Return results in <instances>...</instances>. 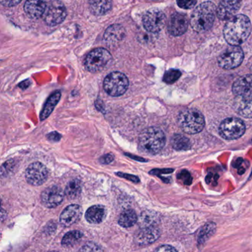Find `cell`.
Instances as JSON below:
<instances>
[{"instance_id":"obj_39","label":"cell","mask_w":252,"mask_h":252,"mask_svg":"<svg viewBox=\"0 0 252 252\" xmlns=\"http://www.w3.org/2000/svg\"><path fill=\"white\" fill-rule=\"evenodd\" d=\"M173 171V169H164V170H153L152 171H151L150 173L152 174H162V173H170Z\"/></svg>"},{"instance_id":"obj_22","label":"cell","mask_w":252,"mask_h":252,"mask_svg":"<svg viewBox=\"0 0 252 252\" xmlns=\"http://www.w3.org/2000/svg\"><path fill=\"white\" fill-rule=\"evenodd\" d=\"M90 10L96 16L107 14L112 9V0H89Z\"/></svg>"},{"instance_id":"obj_40","label":"cell","mask_w":252,"mask_h":252,"mask_svg":"<svg viewBox=\"0 0 252 252\" xmlns=\"http://www.w3.org/2000/svg\"><path fill=\"white\" fill-rule=\"evenodd\" d=\"M243 163H244V159H243L242 158H238V159L235 161V163H234V167H235V168H240L241 165H242Z\"/></svg>"},{"instance_id":"obj_5","label":"cell","mask_w":252,"mask_h":252,"mask_svg":"<svg viewBox=\"0 0 252 252\" xmlns=\"http://www.w3.org/2000/svg\"><path fill=\"white\" fill-rule=\"evenodd\" d=\"M128 87V78L120 72H111L104 81L105 92L112 97L122 95L127 92Z\"/></svg>"},{"instance_id":"obj_27","label":"cell","mask_w":252,"mask_h":252,"mask_svg":"<svg viewBox=\"0 0 252 252\" xmlns=\"http://www.w3.org/2000/svg\"><path fill=\"white\" fill-rule=\"evenodd\" d=\"M81 192V184L78 179L71 181L65 188V195L68 199H75L79 196Z\"/></svg>"},{"instance_id":"obj_9","label":"cell","mask_w":252,"mask_h":252,"mask_svg":"<svg viewBox=\"0 0 252 252\" xmlns=\"http://www.w3.org/2000/svg\"><path fill=\"white\" fill-rule=\"evenodd\" d=\"M67 16L65 4L59 0L51 1L44 13V21L50 26H56L62 23Z\"/></svg>"},{"instance_id":"obj_29","label":"cell","mask_w":252,"mask_h":252,"mask_svg":"<svg viewBox=\"0 0 252 252\" xmlns=\"http://www.w3.org/2000/svg\"><path fill=\"white\" fill-rule=\"evenodd\" d=\"M83 233L80 231L73 230L65 234L62 240V245L64 247H71L76 244L82 238Z\"/></svg>"},{"instance_id":"obj_6","label":"cell","mask_w":252,"mask_h":252,"mask_svg":"<svg viewBox=\"0 0 252 252\" xmlns=\"http://www.w3.org/2000/svg\"><path fill=\"white\" fill-rule=\"evenodd\" d=\"M112 60V56L105 48H97L90 52L84 61V66L90 72H100Z\"/></svg>"},{"instance_id":"obj_12","label":"cell","mask_w":252,"mask_h":252,"mask_svg":"<svg viewBox=\"0 0 252 252\" xmlns=\"http://www.w3.org/2000/svg\"><path fill=\"white\" fill-rule=\"evenodd\" d=\"M161 236V229L158 225L146 226L140 228L139 231L135 234L134 241L136 244L145 247L150 245L157 241Z\"/></svg>"},{"instance_id":"obj_14","label":"cell","mask_w":252,"mask_h":252,"mask_svg":"<svg viewBox=\"0 0 252 252\" xmlns=\"http://www.w3.org/2000/svg\"><path fill=\"white\" fill-rule=\"evenodd\" d=\"M189 26V19L187 16L183 13H176L172 15L168 22L169 33L173 36H179L183 35L187 31Z\"/></svg>"},{"instance_id":"obj_37","label":"cell","mask_w":252,"mask_h":252,"mask_svg":"<svg viewBox=\"0 0 252 252\" xmlns=\"http://www.w3.org/2000/svg\"><path fill=\"white\" fill-rule=\"evenodd\" d=\"M114 160V156L112 154H106V155L103 156L102 158H100L101 162L102 164H109L112 162Z\"/></svg>"},{"instance_id":"obj_10","label":"cell","mask_w":252,"mask_h":252,"mask_svg":"<svg viewBox=\"0 0 252 252\" xmlns=\"http://www.w3.org/2000/svg\"><path fill=\"white\" fill-rule=\"evenodd\" d=\"M167 17L161 10H151L144 16L143 25L145 29L151 33L160 32L165 26Z\"/></svg>"},{"instance_id":"obj_31","label":"cell","mask_w":252,"mask_h":252,"mask_svg":"<svg viewBox=\"0 0 252 252\" xmlns=\"http://www.w3.org/2000/svg\"><path fill=\"white\" fill-rule=\"evenodd\" d=\"M178 179L183 182V185H190L192 182V177L187 170H183L178 175Z\"/></svg>"},{"instance_id":"obj_17","label":"cell","mask_w":252,"mask_h":252,"mask_svg":"<svg viewBox=\"0 0 252 252\" xmlns=\"http://www.w3.org/2000/svg\"><path fill=\"white\" fill-rule=\"evenodd\" d=\"M232 91L236 97H252V75L238 78L234 83Z\"/></svg>"},{"instance_id":"obj_25","label":"cell","mask_w":252,"mask_h":252,"mask_svg":"<svg viewBox=\"0 0 252 252\" xmlns=\"http://www.w3.org/2000/svg\"><path fill=\"white\" fill-rule=\"evenodd\" d=\"M138 221L137 215L132 209L124 210L120 215L118 223L120 226L124 228L131 227Z\"/></svg>"},{"instance_id":"obj_8","label":"cell","mask_w":252,"mask_h":252,"mask_svg":"<svg viewBox=\"0 0 252 252\" xmlns=\"http://www.w3.org/2000/svg\"><path fill=\"white\" fill-rule=\"evenodd\" d=\"M245 131L246 126L244 121L237 118L224 120L219 127V132L222 137L229 140L241 137Z\"/></svg>"},{"instance_id":"obj_38","label":"cell","mask_w":252,"mask_h":252,"mask_svg":"<svg viewBox=\"0 0 252 252\" xmlns=\"http://www.w3.org/2000/svg\"><path fill=\"white\" fill-rule=\"evenodd\" d=\"M117 175H118V176H121V177L125 178V179H127L128 180L132 181V182H139V178L136 177V176H132V175L121 174V173H117Z\"/></svg>"},{"instance_id":"obj_26","label":"cell","mask_w":252,"mask_h":252,"mask_svg":"<svg viewBox=\"0 0 252 252\" xmlns=\"http://www.w3.org/2000/svg\"><path fill=\"white\" fill-rule=\"evenodd\" d=\"M171 144L173 148L177 151H188L192 147L190 140L182 134H175L172 137Z\"/></svg>"},{"instance_id":"obj_21","label":"cell","mask_w":252,"mask_h":252,"mask_svg":"<svg viewBox=\"0 0 252 252\" xmlns=\"http://www.w3.org/2000/svg\"><path fill=\"white\" fill-rule=\"evenodd\" d=\"M106 216V210L102 205H94L88 209L85 213V219L90 223H102Z\"/></svg>"},{"instance_id":"obj_33","label":"cell","mask_w":252,"mask_h":252,"mask_svg":"<svg viewBox=\"0 0 252 252\" xmlns=\"http://www.w3.org/2000/svg\"><path fill=\"white\" fill-rule=\"evenodd\" d=\"M177 4L179 7L185 10L192 9L196 5V0H177Z\"/></svg>"},{"instance_id":"obj_18","label":"cell","mask_w":252,"mask_h":252,"mask_svg":"<svg viewBox=\"0 0 252 252\" xmlns=\"http://www.w3.org/2000/svg\"><path fill=\"white\" fill-rule=\"evenodd\" d=\"M126 31L124 27L115 24L111 25L106 30L104 35V39L109 45H115L124 39Z\"/></svg>"},{"instance_id":"obj_20","label":"cell","mask_w":252,"mask_h":252,"mask_svg":"<svg viewBox=\"0 0 252 252\" xmlns=\"http://www.w3.org/2000/svg\"><path fill=\"white\" fill-rule=\"evenodd\" d=\"M234 107L241 116L252 118V97L237 96L234 102Z\"/></svg>"},{"instance_id":"obj_35","label":"cell","mask_w":252,"mask_h":252,"mask_svg":"<svg viewBox=\"0 0 252 252\" xmlns=\"http://www.w3.org/2000/svg\"><path fill=\"white\" fill-rule=\"evenodd\" d=\"M219 176L217 174H213V173H210L208 176H207V184H210V185H217V179H218Z\"/></svg>"},{"instance_id":"obj_41","label":"cell","mask_w":252,"mask_h":252,"mask_svg":"<svg viewBox=\"0 0 252 252\" xmlns=\"http://www.w3.org/2000/svg\"></svg>"},{"instance_id":"obj_28","label":"cell","mask_w":252,"mask_h":252,"mask_svg":"<svg viewBox=\"0 0 252 252\" xmlns=\"http://www.w3.org/2000/svg\"><path fill=\"white\" fill-rule=\"evenodd\" d=\"M158 220L159 219L156 213L150 211L143 212L139 218V226L142 228L152 226V225H158Z\"/></svg>"},{"instance_id":"obj_19","label":"cell","mask_w":252,"mask_h":252,"mask_svg":"<svg viewBox=\"0 0 252 252\" xmlns=\"http://www.w3.org/2000/svg\"><path fill=\"white\" fill-rule=\"evenodd\" d=\"M25 13L32 19H38L46 11L45 0H27L24 6Z\"/></svg>"},{"instance_id":"obj_30","label":"cell","mask_w":252,"mask_h":252,"mask_svg":"<svg viewBox=\"0 0 252 252\" xmlns=\"http://www.w3.org/2000/svg\"><path fill=\"white\" fill-rule=\"evenodd\" d=\"M181 72L178 69H170L167 71L164 74V82L168 84H174L181 76Z\"/></svg>"},{"instance_id":"obj_2","label":"cell","mask_w":252,"mask_h":252,"mask_svg":"<svg viewBox=\"0 0 252 252\" xmlns=\"http://www.w3.org/2000/svg\"><path fill=\"white\" fill-rule=\"evenodd\" d=\"M217 14L214 3L205 1L201 3L192 12L190 24L194 31L204 32L211 29Z\"/></svg>"},{"instance_id":"obj_24","label":"cell","mask_w":252,"mask_h":252,"mask_svg":"<svg viewBox=\"0 0 252 252\" xmlns=\"http://www.w3.org/2000/svg\"><path fill=\"white\" fill-rule=\"evenodd\" d=\"M216 228L217 226L214 222H208L201 228L198 236V247L199 248L205 245L206 243L216 233Z\"/></svg>"},{"instance_id":"obj_11","label":"cell","mask_w":252,"mask_h":252,"mask_svg":"<svg viewBox=\"0 0 252 252\" xmlns=\"http://www.w3.org/2000/svg\"><path fill=\"white\" fill-rule=\"evenodd\" d=\"M48 177V170L44 164L40 162H34L30 164L25 171L27 182L33 186L42 185Z\"/></svg>"},{"instance_id":"obj_36","label":"cell","mask_w":252,"mask_h":252,"mask_svg":"<svg viewBox=\"0 0 252 252\" xmlns=\"http://www.w3.org/2000/svg\"><path fill=\"white\" fill-rule=\"evenodd\" d=\"M1 4L5 7H13L21 2L22 0H0Z\"/></svg>"},{"instance_id":"obj_23","label":"cell","mask_w":252,"mask_h":252,"mask_svg":"<svg viewBox=\"0 0 252 252\" xmlns=\"http://www.w3.org/2000/svg\"><path fill=\"white\" fill-rule=\"evenodd\" d=\"M61 95H62V94H61L60 92L56 91L49 97L47 102L44 104V107H43L42 111L41 112V115H40V120L41 121H44V120L47 119L51 115L56 105L58 104L59 100H60Z\"/></svg>"},{"instance_id":"obj_3","label":"cell","mask_w":252,"mask_h":252,"mask_svg":"<svg viewBox=\"0 0 252 252\" xmlns=\"http://www.w3.org/2000/svg\"><path fill=\"white\" fill-rule=\"evenodd\" d=\"M165 144V134L158 127H148L144 130L139 136V150L144 154L151 155L158 154Z\"/></svg>"},{"instance_id":"obj_15","label":"cell","mask_w":252,"mask_h":252,"mask_svg":"<svg viewBox=\"0 0 252 252\" xmlns=\"http://www.w3.org/2000/svg\"><path fill=\"white\" fill-rule=\"evenodd\" d=\"M242 0H221L217 8V16L221 20H229L241 8Z\"/></svg>"},{"instance_id":"obj_16","label":"cell","mask_w":252,"mask_h":252,"mask_svg":"<svg viewBox=\"0 0 252 252\" xmlns=\"http://www.w3.org/2000/svg\"><path fill=\"white\" fill-rule=\"evenodd\" d=\"M82 215V209L77 204H71L67 207L60 216V223L65 227L78 222Z\"/></svg>"},{"instance_id":"obj_13","label":"cell","mask_w":252,"mask_h":252,"mask_svg":"<svg viewBox=\"0 0 252 252\" xmlns=\"http://www.w3.org/2000/svg\"><path fill=\"white\" fill-rule=\"evenodd\" d=\"M65 196L62 188L52 185L46 188L41 195V203L47 208H54L62 202Z\"/></svg>"},{"instance_id":"obj_4","label":"cell","mask_w":252,"mask_h":252,"mask_svg":"<svg viewBox=\"0 0 252 252\" xmlns=\"http://www.w3.org/2000/svg\"><path fill=\"white\" fill-rule=\"evenodd\" d=\"M178 124L185 133L195 134L204 128L205 119L201 112L197 109H186L179 113Z\"/></svg>"},{"instance_id":"obj_34","label":"cell","mask_w":252,"mask_h":252,"mask_svg":"<svg viewBox=\"0 0 252 252\" xmlns=\"http://www.w3.org/2000/svg\"><path fill=\"white\" fill-rule=\"evenodd\" d=\"M153 252H178V251L171 246L163 245L157 248Z\"/></svg>"},{"instance_id":"obj_1","label":"cell","mask_w":252,"mask_h":252,"mask_svg":"<svg viewBox=\"0 0 252 252\" xmlns=\"http://www.w3.org/2000/svg\"><path fill=\"white\" fill-rule=\"evenodd\" d=\"M251 32L250 19L243 14L237 15L228 20L223 29L225 39L231 46H239L245 42Z\"/></svg>"},{"instance_id":"obj_32","label":"cell","mask_w":252,"mask_h":252,"mask_svg":"<svg viewBox=\"0 0 252 252\" xmlns=\"http://www.w3.org/2000/svg\"><path fill=\"white\" fill-rule=\"evenodd\" d=\"M78 252H102V250L97 244L90 242L83 246Z\"/></svg>"},{"instance_id":"obj_7","label":"cell","mask_w":252,"mask_h":252,"mask_svg":"<svg viewBox=\"0 0 252 252\" xmlns=\"http://www.w3.org/2000/svg\"><path fill=\"white\" fill-rule=\"evenodd\" d=\"M244 53L238 46H231L225 50L219 56L217 62L219 66L224 69H232L242 63Z\"/></svg>"}]
</instances>
